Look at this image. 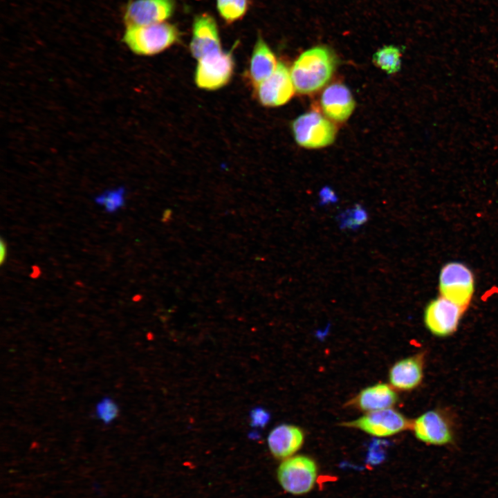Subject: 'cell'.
<instances>
[{
	"instance_id": "cell-1",
	"label": "cell",
	"mask_w": 498,
	"mask_h": 498,
	"mask_svg": "<svg viewBox=\"0 0 498 498\" xmlns=\"http://www.w3.org/2000/svg\"><path fill=\"white\" fill-rule=\"evenodd\" d=\"M336 66L334 55L324 46L304 52L295 60L290 75L295 90L308 94L322 88L331 79Z\"/></svg>"
},
{
	"instance_id": "cell-2",
	"label": "cell",
	"mask_w": 498,
	"mask_h": 498,
	"mask_svg": "<svg viewBox=\"0 0 498 498\" xmlns=\"http://www.w3.org/2000/svg\"><path fill=\"white\" fill-rule=\"evenodd\" d=\"M180 39L173 24L162 22L143 26L125 28L122 42L134 54L151 56L167 49Z\"/></svg>"
},
{
	"instance_id": "cell-3",
	"label": "cell",
	"mask_w": 498,
	"mask_h": 498,
	"mask_svg": "<svg viewBox=\"0 0 498 498\" xmlns=\"http://www.w3.org/2000/svg\"><path fill=\"white\" fill-rule=\"evenodd\" d=\"M440 295L465 310L474 293V277L464 264L451 261L445 264L439 273Z\"/></svg>"
},
{
	"instance_id": "cell-4",
	"label": "cell",
	"mask_w": 498,
	"mask_h": 498,
	"mask_svg": "<svg viewBox=\"0 0 498 498\" xmlns=\"http://www.w3.org/2000/svg\"><path fill=\"white\" fill-rule=\"evenodd\" d=\"M277 475L285 491L300 495L308 492L314 487L317 468L314 460L307 456H292L281 463Z\"/></svg>"
},
{
	"instance_id": "cell-5",
	"label": "cell",
	"mask_w": 498,
	"mask_h": 498,
	"mask_svg": "<svg viewBox=\"0 0 498 498\" xmlns=\"http://www.w3.org/2000/svg\"><path fill=\"white\" fill-rule=\"evenodd\" d=\"M291 127L297 144L308 149L329 145L333 142L336 134L335 125L315 111L297 117L293 122Z\"/></svg>"
},
{
	"instance_id": "cell-6",
	"label": "cell",
	"mask_w": 498,
	"mask_h": 498,
	"mask_svg": "<svg viewBox=\"0 0 498 498\" xmlns=\"http://www.w3.org/2000/svg\"><path fill=\"white\" fill-rule=\"evenodd\" d=\"M234 69L232 50H222L200 59L194 73V82L202 89L214 91L230 81Z\"/></svg>"
},
{
	"instance_id": "cell-7",
	"label": "cell",
	"mask_w": 498,
	"mask_h": 498,
	"mask_svg": "<svg viewBox=\"0 0 498 498\" xmlns=\"http://www.w3.org/2000/svg\"><path fill=\"white\" fill-rule=\"evenodd\" d=\"M412 424L403 414L392 408L366 412L356 420L343 423L377 437L394 435L412 427Z\"/></svg>"
},
{
	"instance_id": "cell-8",
	"label": "cell",
	"mask_w": 498,
	"mask_h": 498,
	"mask_svg": "<svg viewBox=\"0 0 498 498\" xmlns=\"http://www.w3.org/2000/svg\"><path fill=\"white\" fill-rule=\"evenodd\" d=\"M174 8V0H129L122 7V20L126 28L162 23Z\"/></svg>"
},
{
	"instance_id": "cell-9",
	"label": "cell",
	"mask_w": 498,
	"mask_h": 498,
	"mask_svg": "<svg viewBox=\"0 0 498 498\" xmlns=\"http://www.w3.org/2000/svg\"><path fill=\"white\" fill-rule=\"evenodd\" d=\"M465 311L441 295L431 300L424 311V322L434 335L446 337L456 331Z\"/></svg>"
},
{
	"instance_id": "cell-10",
	"label": "cell",
	"mask_w": 498,
	"mask_h": 498,
	"mask_svg": "<svg viewBox=\"0 0 498 498\" xmlns=\"http://www.w3.org/2000/svg\"><path fill=\"white\" fill-rule=\"evenodd\" d=\"M255 90L261 105L275 107L286 104L293 96L295 89L288 68L279 62L275 72Z\"/></svg>"
},
{
	"instance_id": "cell-11",
	"label": "cell",
	"mask_w": 498,
	"mask_h": 498,
	"mask_svg": "<svg viewBox=\"0 0 498 498\" xmlns=\"http://www.w3.org/2000/svg\"><path fill=\"white\" fill-rule=\"evenodd\" d=\"M411 428L418 440L428 444L444 445L452 440L448 421L437 410H430L419 416L412 422Z\"/></svg>"
},
{
	"instance_id": "cell-12",
	"label": "cell",
	"mask_w": 498,
	"mask_h": 498,
	"mask_svg": "<svg viewBox=\"0 0 498 498\" xmlns=\"http://www.w3.org/2000/svg\"><path fill=\"white\" fill-rule=\"evenodd\" d=\"M190 49L197 60L222 50L217 25L212 16L202 14L195 18Z\"/></svg>"
},
{
	"instance_id": "cell-13",
	"label": "cell",
	"mask_w": 498,
	"mask_h": 498,
	"mask_svg": "<svg viewBox=\"0 0 498 498\" xmlns=\"http://www.w3.org/2000/svg\"><path fill=\"white\" fill-rule=\"evenodd\" d=\"M320 103L324 113L336 122L348 119L355 107L351 91L340 83L328 86L322 92Z\"/></svg>"
},
{
	"instance_id": "cell-14",
	"label": "cell",
	"mask_w": 498,
	"mask_h": 498,
	"mask_svg": "<svg viewBox=\"0 0 498 498\" xmlns=\"http://www.w3.org/2000/svg\"><path fill=\"white\" fill-rule=\"evenodd\" d=\"M304 434L296 425L281 424L274 427L267 439L271 454L278 459H286L296 453L303 445Z\"/></svg>"
},
{
	"instance_id": "cell-15",
	"label": "cell",
	"mask_w": 498,
	"mask_h": 498,
	"mask_svg": "<svg viewBox=\"0 0 498 498\" xmlns=\"http://www.w3.org/2000/svg\"><path fill=\"white\" fill-rule=\"evenodd\" d=\"M424 356L418 353L396 362L390 369L389 380L394 388L408 391L418 387L423 377Z\"/></svg>"
},
{
	"instance_id": "cell-16",
	"label": "cell",
	"mask_w": 498,
	"mask_h": 498,
	"mask_svg": "<svg viewBox=\"0 0 498 498\" xmlns=\"http://www.w3.org/2000/svg\"><path fill=\"white\" fill-rule=\"evenodd\" d=\"M398 400V395L392 386L378 383L362 389L348 405L369 412L391 408Z\"/></svg>"
},
{
	"instance_id": "cell-17",
	"label": "cell",
	"mask_w": 498,
	"mask_h": 498,
	"mask_svg": "<svg viewBox=\"0 0 498 498\" xmlns=\"http://www.w3.org/2000/svg\"><path fill=\"white\" fill-rule=\"evenodd\" d=\"M278 63L276 57L264 40L257 39L249 64L248 77L255 88L268 79L276 70Z\"/></svg>"
},
{
	"instance_id": "cell-18",
	"label": "cell",
	"mask_w": 498,
	"mask_h": 498,
	"mask_svg": "<svg viewBox=\"0 0 498 498\" xmlns=\"http://www.w3.org/2000/svg\"><path fill=\"white\" fill-rule=\"evenodd\" d=\"M400 50L393 45L385 46L373 56L375 64L389 74L398 72L401 65Z\"/></svg>"
},
{
	"instance_id": "cell-19",
	"label": "cell",
	"mask_w": 498,
	"mask_h": 498,
	"mask_svg": "<svg viewBox=\"0 0 498 498\" xmlns=\"http://www.w3.org/2000/svg\"><path fill=\"white\" fill-rule=\"evenodd\" d=\"M217 10L222 18L233 22L241 18L248 9V0H217Z\"/></svg>"
},
{
	"instance_id": "cell-20",
	"label": "cell",
	"mask_w": 498,
	"mask_h": 498,
	"mask_svg": "<svg viewBox=\"0 0 498 498\" xmlns=\"http://www.w3.org/2000/svg\"><path fill=\"white\" fill-rule=\"evenodd\" d=\"M95 414L98 420L109 425L118 417L119 407L111 398L105 396L97 403Z\"/></svg>"
},
{
	"instance_id": "cell-21",
	"label": "cell",
	"mask_w": 498,
	"mask_h": 498,
	"mask_svg": "<svg viewBox=\"0 0 498 498\" xmlns=\"http://www.w3.org/2000/svg\"><path fill=\"white\" fill-rule=\"evenodd\" d=\"M124 189L119 187L104 192L95 198V202L104 205L107 212L113 213L124 205Z\"/></svg>"
},
{
	"instance_id": "cell-22",
	"label": "cell",
	"mask_w": 498,
	"mask_h": 498,
	"mask_svg": "<svg viewBox=\"0 0 498 498\" xmlns=\"http://www.w3.org/2000/svg\"><path fill=\"white\" fill-rule=\"evenodd\" d=\"M250 416L251 425L253 427H264L267 424L270 418L269 413L261 407L253 409Z\"/></svg>"
},
{
	"instance_id": "cell-23",
	"label": "cell",
	"mask_w": 498,
	"mask_h": 498,
	"mask_svg": "<svg viewBox=\"0 0 498 498\" xmlns=\"http://www.w3.org/2000/svg\"><path fill=\"white\" fill-rule=\"evenodd\" d=\"M7 255V245L4 241L3 237L1 238L0 241V264L2 265L6 259Z\"/></svg>"
},
{
	"instance_id": "cell-24",
	"label": "cell",
	"mask_w": 498,
	"mask_h": 498,
	"mask_svg": "<svg viewBox=\"0 0 498 498\" xmlns=\"http://www.w3.org/2000/svg\"><path fill=\"white\" fill-rule=\"evenodd\" d=\"M32 273H30V277L33 279H36L39 277L41 275V270L40 268L36 265H34L32 266Z\"/></svg>"
}]
</instances>
